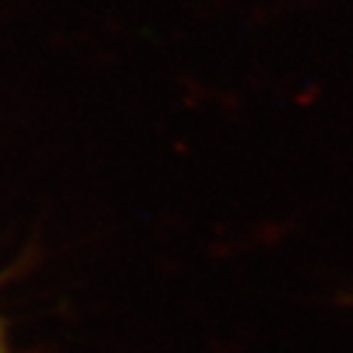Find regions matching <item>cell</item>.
Wrapping results in <instances>:
<instances>
[{
    "mask_svg": "<svg viewBox=\"0 0 353 353\" xmlns=\"http://www.w3.org/2000/svg\"><path fill=\"white\" fill-rule=\"evenodd\" d=\"M0 353H10V346H8L6 331H3V324H0Z\"/></svg>",
    "mask_w": 353,
    "mask_h": 353,
    "instance_id": "obj_1",
    "label": "cell"
}]
</instances>
